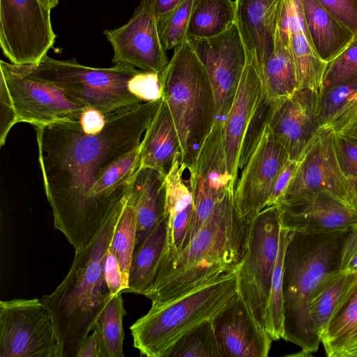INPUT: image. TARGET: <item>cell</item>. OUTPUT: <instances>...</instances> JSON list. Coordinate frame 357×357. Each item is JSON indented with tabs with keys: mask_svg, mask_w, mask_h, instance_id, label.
Returning a JSON list of instances; mask_svg holds the SVG:
<instances>
[{
	"mask_svg": "<svg viewBox=\"0 0 357 357\" xmlns=\"http://www.w3.org/2000/svg\"><path fill=\"white\" fill-rule=\"evenodd\" d=\"M162 98L34 126L45 192L54 227L78 251L109 213L126 204L141 167L142 141Z\"/></svg>",
	"mask_w": 357,
	"mask_h": 357,
	"instance_id": "obj_1",
	"label": "cell"
},
{
	"mask_svg": "<svg viewBox=\"0 0 357 357\" xmlns=\"http://www.w3.org/2000/svg\"><path fill=\"white\" fill-rule=\"evenodd\" d=\"M249 225L250 220L236 209L234 197L220 206L183 249L161 259L145 295L151 307L236 271L245 255Z\"/></svg>",
	"mask_w": 357,
	"mask_h": 357,
	"instance_id": "obj_2",
	"label": "cell"
},
{
	"mask_svg": "<svg viewBox=\"0 0 357 357\" xmlns=\"http://www.w3.org/2000/svg\"><path fill=\"white\" fill-rule=\"evenodd\" d=\"M126 204L109 213L88 245L75 251L70 271L56 289L41 297L52 316L62 357L77 356L112 296L103 264Z\"/></svg>",
	"mask_w": 357,
	"mask_h": 357,
	"instance_id": "obj_3",
	"label": "cell"
},
{
	"mask_svg": "<svg viewBox=\"0 0 357 357\" xmlns=\"http://www.w3.org/2000/svg\"><path fill=\"white\" fill-rule=\"evenodd\" d=\"M353 229L289 230L283 266V339L303 350L314 352L321 343L310 321L308 305L321 283L342 271L346 243Z\"/></svg>",
	"mask_w": 357,
	"mask_h": 357,
	"instance_id": "obj_4",
	"label": "cell"
},
{
	"mask_svg": "<svg viewBox=\"0 0 357 357\" xmlns=\"http://www.w3.org/2000/svg\"><path fill=\"white\" fill-rule=\"evenodd\" d=\"M10 66L22 75L51 84L75 101L105 114L162 97L159 73L127 65L93 68L75 59L58 60L46 55L38 64Z\"/></svg>",
	"mask_w": 357,
	"mask_h": 357,
	"instance_id": "obj_5",
	"label": "cell"
},
{
	"mask_svg": "<svg viewBox=\"0 0 357 357\" xmlns=\"http://www.w3.org/2000/svg\"><path fill=\"white\" fill-rule=\"evenodd\" d=\"M160 79L178 135L181 160L188 169L217 119L210 79L188 40L174 49Z\"/></svg>",
	"mask_w": 357,
	"mask_h": 357,
	"instance_id": "obj_6",
	"label": "cell"
},
{
	"mask_svg": "<svg viewBox=\"0 0 357 357\" xmlns=\"http://www.w3.org/2000/svg\"><path fill=\"white\" fill-rule=\"evenodd\" d=\"M237 271L225 274L160 306L151 307L131 326L141 356L164 357L185 333L211 320L237 293Z\"/></svg>",
	"mask_w": 357,
	"mask_h": 357,
	"instance_id": "obj_7",
	"label": "cell"
},
{
	"mask_svg": "<svg viewBox=\"0 0 357 357\" xmlns=\"http://www.w3.org/2000/svg\"><path fill=\"white\" fill-rule=\"evenodd\" d=\"M281 228L276 204L250 219L245 255L237 271L238 291L265 331Z\"/></svg>",
	"mask_w": 357,
	"mask_h": 357,
	"instance_id": "obj_8",
	"label": "cell"
},
{
	"mask_svg": "<svg viewBox=\"0 0 357 357\" xmlns=\"http://www.w3.org/2000/svg\"><path fill=\"white\" fill-rule=\"evenodd\" d=\"M1 357H62L52 316L41 298L0 301Z\"/></svg>",
	"mask_w": 357,
	"mask_h": 357,
	"instance_id": "obj_9",
	"label": "cell"
},
{
	"mask_svg": "<svg viewBox=\"0 0 357 357\" xmlns=\"http://www.w3.org/2000/svg\"><path fill=\"white\" fill-rule=\"evenodd\" d=\"M51 10L42 0H0V46L10 63L35 65L47 55L56 38Z\"/></svg>",
	"mask_w": 357,
	"mask_h": 357,
	"instance_id": "obj_10",
	"label": "cell"
},
{
	"mask_svg": "<svg viewBox=\"0 0 357 357\" xmlns=\"http://www.w3.org/2000/svg\"><path fill=\"white\" fill-rule=\"evenodd\" d=\"M190 173L194 210L183 249L216 210L234 197L235 187L227 172L224 149V122L217 119L201 146Z\"/></svg>",
	"mask_w": 357,
	"mask_h": 357,
	"instance_id": "obj_11",
	"label": "cell"
},
{
	"mask_svg": "<svg viewBox=\"0 0 357 357\" xmlns=\"http://www.w3.org/2000/svg\"><path fill=\"white\" fill-rule=\"evenodd\" d=\"M0 79L8 90L17 123L34 126L70 121L89 108L51 84L22 75L2 60Z\"/></svg>",
	"mask_w": 357,
	"mask_h": 357,
	"instance_id": "obj_12",
	"label": "cell"
},
{
	"mask_svg": "<svg viewBox=\"0 0 357 357\" xmlns=\"http://www.w3.org/2000/svg\"><path fill=\"white\" fill-rule=\"evenodd\" d=\"M210 79L215 99L216 118L224 121L231 108L247 60L236 22L209 38H187Z\"/></svg>",
	"mask_w": 357,
	"mask_h": 357,
	"instance_id": "obj_13",
	"label": "cell"
},
{
	"mask_svg": "<svg viewBox=\"0 0 357 357\" xmlns=\"http://www.w3.org/2000/svg\"><path fill=\"white\" fill-rule=\"evenodd\" d=\"M113 50L112 61L160 73L169 63L158 33L153 0H140L123 26L103 31Z\"/></svg>",
	"mask_w": 357,
	"mask_h": 357,
	"instance_id": "obj_14",
	"label": "cell"
},
{
	"mask_svg": "<svg viewBox=\"0 0 357 357\" xmlns=\"http://www.w3.org/2000/svg\"><path fill=\"white\" fill-rule=\"evenodd\" d=\"M319 191L332 193L356 208L349 180L337 160L334 130L329 127L319 129L278 202Z\"/></svg>",
	"mask_w": 357,
	"mask_h": 357,
	"instance_id": "obj_15",
	"label": "cell"
},
{
	"mask_svg": "<svg viewBox=\"0 0 357 357\" xmlns=\"http://www.w3.org/2000/svg\"><path fill=\"white\" fill-rule=\"evenodd\" d=\"M289 160L267 124L235 188L234 204L243 218L250 220L268 206L275 182Z\"/></svg>",
	"mask_w": 357,
	"mask_h": 357,
	"instance_id": "obj_16",
	"label": "cell"
},
{
	"mask_svg": "<svg viewBox=\"0 0 357 357\" xmlns=\"http://www.w3.org/2000/svg\"><path fill=\"white\" fill-rule=\"evenodd\" d=\"M317 93L301 89L286 98L271 100L268 126L289 159L300 161L321 128L317 115Z\"/></svg>",
	"mask_w": 357,
	"mask_h": 357,
	"instance_id": "obj_17",
	"label": "cell"
},
{
	"mask_svg": "<svg viewBox=\"0 0 357 357\" xmlns=\"http://www.w3.org/2000/svg\"><path fill=\"white\" fill-rule=\"evenodd\" d=\"M282 226L310 233L357 228V208L326 191H319L278 202Z\"/></svg>",
	"mask_w": 357,
	"mask_h": 357,
	"instance_id": "obj_18",
	"label": "cell"
},
{
	"mask_svg": "<svg viewBox=\"0 0 357 357\" xmlns=\"http://www.w3.org/2000/svg\"><path fill=\"white\" fill-rule=\"evenodd\" d=\"M222 357H267L272 339L237 291L211 319Z\"/></svg>",
	"mask_w": 357,
	"mask_h": 357,
	"instance_id": "obj_19",
	"label": "cell"
},
{
	"mask_svg": "<svg viewBox=\"0 0 357 357\" xmlns=\"http://www.w3.org/2000/svg\"><path fill=\"white\" fill-rule=\"evenodd\" d=\"M265 93L255 62L247 56L246 63L232 105L224 121V149L227 172L236 188L242 143Z\"/></svg>",
	"mask_w": 357,
	"mask_h": 357,
	"instance_id": "obj_20",
	"label": "cell"
},
{
	"mask_svg": "<svg viewBox=\"0 0 357 357\" xmlns=\"http://www.w3.org/2000/svg\"><path fill=\"white\" fill-rule=\"evenodd\" d=\"M277 29L288 40L292 54L297 90L318 93L323 87L328 63L317 53L303 14L301 0H282Z\"/></svg>",
	"mask_w": 357,
	"mask_h": 357,
	"instance_id": "obj_21",
	"label": "cell"
},
{
	"mask_svg": "<svg viewBox=\"0 0 357 357\" xmlns=\"http://www.w3.org/2000/svg\"><path fill=\"white\" fill-rule=\"evenodd\" d=\"M235 22L257 67L273 53L282 0H235Z\"/></svg>",
	"mask_w": 357,
	"mask_h": 357,
	"instance_id": "obj_22",
	"label": "cell"
},
{
	"mask_svg": "<svg viewBox=\"0 0 357 357\" xmlns=\"http://www.w3.org/2000/svg\"><path fill=\"white\" fill-rule=\"evenodd\" d=\"M185 169L181 160V153H178L165 176L164 218L167 225V240L162 258L174 255L181 250L190 228L194 200L190 185L183 179V174Z\"/></svg>",
	"mask_w": 357,
	"mask_h": 357,
	"instance_id": "obj_23",
	"label": "cell"
},
{
	"mask_svg": "<svg viewBox=\"0 0 357 357\" xmlns=\"http://www.w3.org/2000/svg\"><path fill=\"white\" fill-rule=\"evenodd\" d=\"M165 176L155 169L143 167H140L135 175L128 192V199L136 214L135 249L142 244L164 218Z\"/></svg>",
	"mask_w": 357,
	"mask_h": 357,
	"instance_id": "obj_24",
	"label": "cell"
},
{
	"mask_svg": "<svg viewBox=\"0 0 357 357\" xmlns=\"http://www.w3.org/2000/svg\"><path fill=\"white\" fill-rule=\"evenodd\" d=\"M181 144L172 114L165 101L160 105L142 141L141 167H150L166 176Z\"/></svg>",
	"mask_w": 357,
	"mask_h": 357,
	"instance_id": "obj_25",
	"label": "cell"
},
{
	"mask_svg": "<svg viewBox=\"0 0 357 357\" xmlns=\"http://www.w3.org/2000/svg\"><path fill=\"white\" fill-rule=\"evenodd\" d=\"M303 14L315 50L328 63L343 52L355 38L318 0H301Z\"/></svg>",
	"mask_w": 357,
	"mask_h": 357,
	"instance_id": "obj_26",
	"label": "cell"
},
{
	"mask_svg": "<svg viewBox=\"0 0 357 357\" xmlns=\"http://www.w3.org/2000/svg\"><path fill=\"white\" fill-rule=\"evenodd\" d=\"M356 284L357 273L340 271L326 278L312 296L308 305V315L320 339Z\"/></svg>",
	"mask_w": 357,
	"mask_h": 357,
	"instance_id": "obj_27",
	"label": "cell"
},
{
	"mask_svg": "<svg viewBox=\"0 0 357 357\" xmlns=\"http://www.w3.org/2000/svg\"><path fill=\"white\" fill-rule=\"evenodd\" d=\"M167 240V225L162 218L135 249L129 272L128 287L123 291L145 296L155 278Z\"/></svg>",
	"mask_w": 357,
	"mask_h": 357,
	"instance_id": "obj_28",
	"label": "cell"
},
{
	"mask_svg": "<svg viewBox=\"0 0 357 357\" xmlns=\"http://www.w3.org/2000/svg\"><path fill=\"white\" fill-rule=\"evenodd\" d=\"M270 100L289 97L297 90L295 67L289 45L284 41L276 26L273 53L258 69Z\"/></svg>",
	"mask_w": 357,
	"mask_h": 357,
	"instance_id": "obj_29",
	"label": "cell"
},
{
	"mask_svg": "<svg viewBox=\"0 0 357 357\" xmlns=\"http://www.w3.org/2000/svg\"><path fill=\"white\" fill-rule=\"evenodd\" d=\"M236 18L232 0H194L187 38H209L226 31Z\"/></svg>",
	"mask_w": 357,
	"mask_h": 357,
	"instance_id": "obj_30",
	"label": "cell"
},
{
	"mask_svg": "<svg viewBox=\"0 0 357 357\" xmlns=\"http://www.w3.org/2000/svg\"><path fill=\"white\" fill-rule=\"evenodd\" d=\"M357 341V284L324 330L321 343L329 357H336Z\"/></svg>",
	"mask_w": 357,
	"mask_h": 357,
	"instance_id": "obj_31",
	"label": "cell"
},
{
	"mask_svg": "<svg viewBox=\"0 0 357 357\" xmlns=\"http://www.w3.org/2000/svg\"><path fill=\"white\" fill-rule=\"evenodd\" d=\"M122 292L112 295L95 323L100 357H123V319L126 314Z\"/></svg>",
	"mask_w": 357,
	"mask_h": 357,
	"instance_id": "obj_32",
	"label": "cell"
},
{
	"mask_svg": "<svg viewBox=\"0 0 357 357\" xmlns=\"http://www.w3.org/2000/svg\"><path fill=\"white\" fill-rule=\"evenodd\" d=\"M164 357H222L211 319L204 321L185 333Z\"/></svg>",
	"mask_w": 357,
	"mask_h": 357,
	"instance_id": "obj_33",
	"label": "cell"
},
{
	"mask_svg": "<svg viewBox=\"0 0 357 357\" xmlns=\"http://www.w3.org/2000/svg\"><path fill=\"white\" fill-rule=\"evenodd\" d=\"M289 230L282 226L279 252L275 266L267 312L266 331L273 341L284 336L283 266Z\"/></svg>",
	"mask_w": 357,
	"mask_h": 357,
	"instance_id": "obj_34",
	"label": "cell"
},
{
	"mask_svg": "<svg viewBox=\"0 0 357 357\" xmlns=\"http://www.w3.org/2000/svg\"><path fill=\"white\" fill-rule=\"evenodd\" d=\"M136 230V214L128 195L110 245L120 266L125 289L128 287L129 272L135 247Z\"/></svg>",
	"mask_w": 357,
	"mask_h": 357,
	"instance_id": "obj_35",
	"label": "cell"
},
{
	"mask_svg": "<svg viewBox=\"0 0 357 357\" xmlns=\"http://www.w3.org/2000/svg\"><path fill=\"white\" fill-rule=\"evenodd\" d=\"M194 0H183L173 10L157 20L160 40L166 51L175 49L187 40Z\"/></svg>",
	"mask_w": 357,
	"mask_h": 357,
	"instance_id": "obj_36",
	"label": "cell"
},
{
	"mask_svg": "<svg viewBox=\"0 0 357 357\" xmlns=\"http://www.w3.org/2000/svg\"><path fill=\"white\" fill-rule=\"evenodd\" d=\"M357 91V79L336 86H323L317 93V115L321 127H326L349 98Z\"/></svg>",
	"mask_w": 357,
	"mask_h": 357,
	"instance_id": "obj_37",
	"label": "cell"
},
{
	"mask_svg": "<svg viewBox=\"0 0 357 357\" xmlns=\"http://www.w3.org/2000/svg\"><path fill=\"white\" fill-rule=\"evenodd\" d=\"M357 79V38L328 63L323 86H336Z\"/></svg>",
	"mask_w": 357,
	"mask_h": 357,
	"instance_id": "obj_38",
	"label": "cell"
},
{
	"mask_svg": "<svg viewBox=\"0 0 357 357\" xmlns=\"http://www.w3.org/2000/svg\"><path fill=\"white\" fill-rule=\"evenodd\" d=\"M271 107V101L266 92L245 132L239 158V169L246 164L267 125Z\"/></svg>",
	"mask_w": 357,
	"mask_h": 357,
	"instance_id": "obj_39",
	"label": "cell"
},
{
	"mask_svg": "<svg viewBox=\"0 0 357 357\" xmlns=\"http://www.w3.org/2000/svg\"><path fill=\"white\" fill-rule=\"evenodd\" d=\"M342 25L357 38V0H318Z\"/></svg>",
	"mask_w": 357,
	"mask_h": 357,
	"instance_id": "obj_40",
	"label": "cell"
},
{
	"mask_svg": "<svg viewBox=\"0 0 357 357\" xmlns=\"http://www.w3.org/2000/svg\"><path fill=\"white\" fill-rule=\"evenodd\" d=\"M334 145L337 160L344 175L350 178L357 174V143L334 131Z\"/></svg>",
	"mask_w": 357,
	"mask_h": 357,
	"instance_id": "obj_41",
	"label": "cell"
},
{
	"mask_svg": "<svg viewBox=\"0 0 357 357\" xmlns=\"http://www.w3.org/2000/svg\"><path fill=\"white\" fill-rule=\"evenodd\" d=\"M17 119L12 102L3 82L0 79V146L5 144L11 128L16 124Z\"/></svg>",
	"mask_w": 357,
	"mask_h": 357,
	"instance_id": "obj_42",
	"label": "cell"
},
{
	"mask_svg": "<svg viewBox=\"0 0 357 357\" xmlns=\"http://www.w3.org/2000/svg\"><path fill=\"white\" fill-rule=\"evenodd\" d=\"M103 271L110 294L114 295L119 292H122L125 289V287L122 280L120 266L110 245L105 257Z\"/></svg>",
	"mask_w": 357,
	"mask_h": 357,
	"instance_id": "obj_43",
	"label": "cell"
},
{
	"mask_svg": "<svg viewBox=\"0 0 357 357\" xmlns=\"http://www.w3.org/2000/svg\"><path fill=\"white\" fill-rule=\"evenodd\" d=\"M299 161L289 160L279 174L269 199L268 206L276 204L284 194L296 171Z\"/></svg>",
	"mask_w": 357,
	"mask_h": 357,
	"instance_id": "obj_44",
	"label": "cell"
},
{
	"mask_svg": "<svg viewBox=\"0 0 357 357\" xmlns=\"http://www.w3.org/2000/svg\"><path fill=\"white\" fill-rule=\"evenodd\" d=\"M357 118V91L346 102L331 121V126L336 130H340L351 121Z\"/></svg>",
	"mask_w": 357,
	"mask_h": 357,
	"instance_id": "obj_45",
	"label": "cell"
},
{
	"mask_svg": "<svg viewBox=\"0 0 357 357\" xmlns=\"http://www.w3.org/2000/svg\"><path fill=\"white\" fill-rule=\"evenodd\" d=\"M342 271L357 273V228L353 229L347 241Z\"/></svg>",
	"mask_w": 357,
	"mask_h": 357,
	"instance_id": "obj_46",
	"label": "cell"
},
{
	"mask_svg": "<svg viewBox=\"0 0 357 357\" xmlns=\"http://www.w3.org/2000/svg\"><path fill=\"white\" fill-rule=\"evenodd\" d=\"M92 331L83 341L77 357H100L98 335L95 330Z\"/></svg>",
	"mask_w": 357,
	"mask_h": 357,
	"instance_id": "obj_47",
	"label": "cell"
},
{
	"mask_svg": "<svg viewBox=\"0 0 357 357\" xmlns=\"http://www.w3.org/2000/svg\"><path fill=\"white\" fill-rule=\"evenodd\" d=\"M183 0H153L157 20L173 10Z\"/></svg>",
	"mask_w": 357,
	"mask_h": 357,
	"instance_id": "obj_48",
	"label": "cell"
},
{
	"mask_svg": "<svg viewBox=\"0 0 357 357\" xmlns=\"http://www.w3.org/2000/svg\"><path fill=\"white\" fill-rule=\"evenodd\" d=\"M337 133L343 135L357 143V118L351 121Z\"/></svg>",
	"mask_w": 357,
	"mask_h": 357,
	"instance_id": "obj_49",
	"label": "cell"
},
{
	"mask_svg": "<svg viewBox=\"0 0 357 357\" xmlns=\"http://www.w3.org/2000/svg\"><path fill=\"white\" fill-rule=\"evenodd\" d=\"M336 357H357V341L342 349Z\"/></svg>",
	"mask_w": 357,
	"mask_h": 357,
	"instance_id": "obj_50",
	"label": "cell"
},
{
	"mask_svg": "<svg viewBox=\"0 0 357 357\" xmlns=\"http://www.w3.org/2000/svg\"><path fill=\"white\" fill-rule=\"evenodd\" d=\"M349 180L350 182L354 202H355L356 206L357 208V174L355 175L354 176L349 178Z\"/></svg>",
	"mask_w": 357,
	"mask_h": 357,
	"instance_id": "obj_51",
	"label": "cell"
},
{
	"mask_svg": "<svg viewBox=\"0 0 357 357\" xmlns=\"http://www.w3.org/2000/svg\"><path fill=\"white\" fill-rule=\"evenodd\" d=\"M45 5L50 8H54L59 3V0H42Z\"/></svg>",
	"mask_w": 357,
	"mask_h": 357,
	"instance_id": "obj_52",
	"label": "cell"
}]
</instances>
